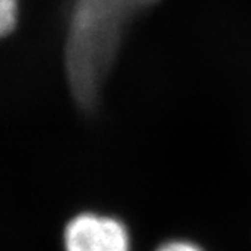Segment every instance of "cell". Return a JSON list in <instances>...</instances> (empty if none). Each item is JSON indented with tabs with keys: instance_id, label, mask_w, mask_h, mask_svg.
<instances>
[{
	"instance_id": "1",
	"label": "cell",
	"mask_w": 251,
	"mask_h": 251,
	"mask_svg": "<svg viewBox=\"0 0 251 251\" xmlns=\"http://www.w3.org/2000/svg\"><path fill=\"white\" fill-rule=\"evenodd\" d=\"M159 0H73L65 46L67 76L76 101L93 109L133 20Z\"/></svg>"
},
{
	"instance_id": "2",
	"label": "cell",
	"mask_w": 251,
	"mask_h": 251,
	"mask_svg": "<svg viewBox=\"0 0 251 251\" xmlns=\"http://www.w3.org/2000/svg\"><path fill=\"white\" fill-rule=\"evenodd\" d=\"M67 251H130V235L120 220L80 213L65 228Z\"/></svg>"
},
{
	"instance_id": "3",
	"label": "cell",
	"mask_w": 251,
	"mask_h": 251,
	"mask_svg": "<svg viewBox=\"0 0 251 251\" xmlns=\"http://www.w3.org/2000/svg\"><path fill=\"white\" fill-rule=\"evenodd\" d=\"M17 15H19V0H0V38L15 27Z\"/></svg>"
},
{
	"instance_id": "4",
	"label": "cell",
	"mask_w": 251,
	"mask_h": 251,
	"mask_svg": "<svg viewBox=\"0 0 251 251\" xmlns=\"http://www.w3.org/2000/svg\"><path fill=\"white\" fill-rule=\"evenodd\" d=\"M154 251H204L199 244L188 239H171L160 244Z\"/></svg>"
}]
</instances>
